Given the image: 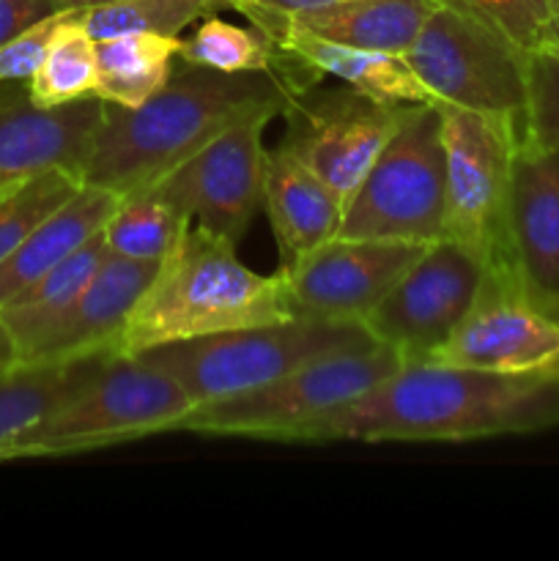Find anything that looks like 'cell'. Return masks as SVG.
<instances>
[{
	"label": "cell",
	"mask_w": 559,
	"mask_h": 561,
	"mask_svg": "<svg viewBox=\"0 0 559 561\" xmlns=\"http://www.w3.org/2000/svg\"><path fill=\"white\" fill-rule=\"evenodd\" d=\"M559 425V367L491 373L409 362L301 442H475Z\"/></svg>",
	"instance_id": "1"
},
{
	"label": "cell",
	"mask_w": 559,
	"mask_h": 561,
	"mask_svg": "<svg viewBox=\"0 0 559 561\" xmlns=\"http://www.w3.org/2000/svg\"><path fill=\"white\" fill-rule=\"evenodd\" d=\"M290 71H217L175 58L168 85L142 107L104 102L82 184L115 195L148 190L184 159L255 113L283 115L305 85Z\"/></svg>",
	"instance_id": "2"
},
{
	"label": "cell",
	"mask_w": 559,
	"mask_h": 561,
	"mask_svg": "<svg viewBox=\"0 0 559 561\" xmlns=\"http://www.w3.org/2000/svg\"><path fill=\"white\" fill-rule=\"evenodd\" d=\"M296 318L288 274H258L236 241L192 222L126 318L110 356H140L159 345Z\"/></svg>",
	"instance_id": "3"
},
{
	"label": "cell",
	"mask_w": 559,
	"mask_h": 561,
	"mask_svg": "<svg viewBox=\"0 0 559 561\" xmlns=\"http://www.w3.org/2000/svg\"><path fill=\"white\" fill-rule=\"evenodd\" d=\"M195 400L142 356H99L91 376L11 447L14 458H58L170 433Z\"/></svg>",
	"instance_id": "4"
},
{
	"label": "cell",
	"mask_w": 559,
	"mask_h": 561,
	"mask_svg": "<svg viewBox=\"0 0 559 561\" xmlns=\"http://www.w3.org/2000/svg\"><path fill=\"white\" fill-rule=\"evenodd\" d=\"M389 345L370 343L321 356L266 387L195 405L175 431L197 436L301 442L316 422L345 409L403 367Z\"/></svg>",
	"instance_id": "5"
},
{
	"label": "cell",
	"mask_w": 559,
	"mask_h": 561,
	"mask_svg": "<svg viewBox=\"0 0 559 561\" xmlns=\"http://www.w3.org/2000/svg\"><path fill=\"white\" fill-rule=\"evenodd\" d=\"M370 340L360 323L296 316L288 321L159 345L140 356L168 370L190 392L195 405H203L266 387L321 356L356 348Z\"/></svg>",
	"instance_id": "6"
},
{
	"label": "cell",
	"mask_w": 559,
	"mask_h": 561,
	"mask_svg": "<svg viewBox=\"0 0 559 561\" xmlns=\"http://www.w3.org/2000/svg\"><path fill=\"white\" fill-rule=\"evenodd\" d=\"M444 142V239L488 268H507V203L524 126L513 118L433 102Z\"/></svg>",
	"instance_id": "7"
},
{
	"label": "cell",
	"mask_w": 559,
	"mask_h": 561,
	"mask_svg": "<svg viewBox=\"0 0 559 561\" xmlns=\"http://www.w3.org/2000/svg\"><path fill=\"white\" fill-rule=\"evenodd\" d=\"M338 236L417 244L444 239V142L436 104H411L345 203Z\"/></svg>",
	"instance_id": "8"
},
{
	"label": "cell",
	"mask_w": 559,
	"mask_h": 561,
	"mask_svg": "<svg viewBox=\"0 0 559 561\" xmlns=\"http://www.w3.org/2000/svg\"><path fill=\"white\" fill-rule=\"evenodd\" d=\"M403 58L433 102L504 115L524 126L526 53L469 11L436 0Z\"/></svg>",
	"instance_id": "9"
},
{
	"label": "cell",
	"mask_w": 559,
	"mask_h": 561,
	"mask_svg": "<svg viewBox=\"0 0 559 561\" xmlns=\"http://www.w3.org/2000/svg\"><path fill=\"white\" fill-rule=\"evenodd\" d=\"M486 272V263L466 247L453 239L433 241L362 321V329L376 343L398 351L406 365L425 362L460 327Z\"/></svg>",
	"instance_id": "10"
},
{
	"label": "cell",
	"mask_w": 559,
	"mask_h": 561,
	"mask_svg": "<svg viewBox=\"0 0 559 561\" xmlns=\"http://www.w3.org/2000/svg\"><path fill=\"white\" fill-rule=\"evenodd\" d=\"M411 104H387L354 88L299 91L285 107L288 129L280 146L301 159L343 203L373 168Z\"/></svg>",
	"instance_id": "11"
},
{
	"label": "cell",
	"mask_w": 559,
	"mask_h": 561,
	"mask_svg": "<svg viewBox=\"0 0 559 561\" xmlns=\"http://www.w3.org/2000/svg\"><path fill=\"white\" fill-rule=\"evenodd\" d=\"M272 118V113H255L233 124L153 184V190L195 225L239 241L261 206L263 129Z\"/></svg>",
	"instance_id": "12"
},
{
	"label": "cell",
	"mask_w": 559,
	"mask_h": 561,
	"mask_svg": "<svg viewBox=\"0 0 559 561\" xmlns=\"http://www.w3.org/2000/svg\"><path fill=\"white\" fill-rule=\"evenodd\" d=\"M425 362L491 373L559 367V321L537 310L507 268H488L460 327Z\"/></svg>",
	"instance_id": "13"
},
{
	"label": "cell",
	"mask_w": 559,
	"mask_h": 561,
	"mask_svg": "<svg viewBox=\"0 0 559 561\" xmlns=\"http://www.w3.org/2000/svg\"><path fill=\"white\" fill-rule=\"evenodd\" d=\"M427 244L395 239H334L285 263L296 316L360 323L376 310Z\"/></svg>",
	"instance_id": "14"
},
{
	"label": "cell",
	"mask_w": 559,
	"mask_h": 561,
	"mask_svg": "<svg viewBox=\"0 0 559 561\" xmlns=\"http://www.w3.org/2000/svg\"><path fill=\"white\" fill-rule=\"evenodd\" d=\"M507 263L521 294L559 321V151L521 142L507 203Z\"/></svg>",
	"instance_id": "15"
},
{
	"label": "cell",
	"mask_w": 559,
	"mask_h": 561,
	"mask_svg": "<svg viewBox=\"0 0 559 561\" xmlns=\"http://www.w3.org/2000/svg\"><path fill=\"white\" fill-rule=\"evenodd\" d=\"M104 118L96 96L42 107L27 82H0V186L33 179L47 170L80 175Z\"/></svg>",
	"instance_id": "16"
},
{
	"label": "cell",
	"mask_w": 559,
	"mask_h": 561,
	"mask_svg": "<svg viewBox=\"0 0 559 561\" xmlns=\"http://www.w3.org/2000/svg\"><path fill=\"white\" fill-rule=\"evenodd\" d=\"M157 268L159 263L126 261L107 252L85 290L33 337L16 356V365H69L110 356L115 337Z\"/></svg>",
	"instance_id": "17"
},
{
	"label": "cell",
	"mask_w": 559,
	"mask_h": 561,
	"mask_svg": "<svg viewBox=\"0 0 559 561\" xmlns=\"http://www.w3.org/2000/svg\"><path fill=\"white\" fill-rule=\"evenodd\" d=\"M269 225L285 263L334 239L345 203L285 146L263 153V195Z\"/></svg>",
	"instance_id": "18"
},
{
	"label": "cell",
	"mask_w": 559,
	"mask_h": 561,
	"mask_svg": "<svg viewBox=\"0 0 559 561\" xmlns=\"http://www.w3.org/2000/svg\"><path fill=\"white\" fill-rule=\"evenodd\" d=\"M274 42L294 55L296 60L316 71L318 77L327 75L340 80L343 85L378 99L387 104H422L433 102L427 88L409 66L400 53H384V49L349 47V44L327 42L299 27H280L272 33Z\"/></svg>",
	"instance_id": "19"
},
{
	"label": "cell",
	"mask_w": 559,
	"mask_h": 561,
	"mask_svg": "<svg viewBox=\"0 0 559 561\" xmlns=\"http://www.w3.org/2000/svg\"><path fill=\"white\" fill-rule=\"evenodd\" d=\"M121 195L102 186L82 184L69 201L55 208L3 263H0V307L20 290L58 266L99 233L118 208Z\"/></svg>",
	"instance_id": "20"
},
{
	"label": "cell",
	"mask_w": 559,
	"mask_h": 561,
	"mask_svg": "<svg viewBox=\"0 0 559 561\" xmlns=\"http://www.w3.org/2000/svg\"><path fill=\"white\" fill-rule=\"evenodd\" d=\"M436 0H340L280 20L266 33L272 36L280 27H299L327 42L403 55Z\"/></svg>",
	"instance_id": "21"
},
{
	"label": "cell",
	"mask_w": 559,
	"mask_h": 561,
	"mask_svg": "<svg viewBox=\"0 0 559 561\" xmlns=\"http://www.w3.org/2000/svg\"><path fill=\"white\" fill-rule=\"evenodd\" d=\"M181 36L126 33L96 42V91L93 96L115 107L137 110L157 96L173 75Z\"/></svg>",
	"instance_id": "22"
},
{
	"label": "cell",
	"mask_w": 559,
	"mask_h": 561,
	"mask_svg": "<svg viewBox=\"0 0 559 561\" xmlns=\"http://www.w3.org/2000/svg\"><path fill=\"white\" fill-rule=\"evenodd\" d=\"M104 257H107V247H104V233L99 230V233L93 236V239H88L80 250L71 252L66 261H60L58 266L49 268L44 277H38L36 283L27 285L25 290H20L9 305L0 307V321H3L5 332L11 334L16 356L33 343V337H36L58 312H64L66 307L85 290V285L91 283L93 274L99 272Z\"/></svg>",
	"instance_id": "23"
},
{
	"label": "cell",
	"mask_w": 559,
	"mask_h": 561,
	"mask_svg": "<svg viewBox=\"0 0 559 561\" xmlns=\"http://www.w3.org/2000/svg\"><path fill=\"white\" fill-rule=\"evenodd\" d=\"M99 356L69 365H14L0 378V460L27 431L47 420L88 376Z\"/></svg>",
	"instance_id": "24"
},
{
	"label": "cell",
	"mask_w": 559,
	"mask_h": 561,
	"mask_svg": "<svg viewBox=\"0 0 559 561\" xmlns=\"http://www.w3.org/2000/svg\"><path fill=\"white\" fill-rule=\"evenodd\" d=\"M179 58L186 60V64L230 71V75H236V71H290V75H301V69H307L301 60L285 53L258 25L241 27L214 14L201 20L195 33L184 38Z\"/></svg>",
	"instance_id": "25"
},
{
	"label": "cell",
	"mask_w": 559,
	"mask_h": 561,
	"mask_svg": "<svg viewBox=\"0 0 559 561\" xmlns=\"http://www.w3.org/2000/svg\"><path fill=\"white\" fill-rule=\"evenodd\" d=\"M192 219L181 214L159 190L129 192L102 228L110 255L126 261L159 263L181 239Z\"/></svg>",
	"instance_id": "26"
},
{
	"label": "cell",
	"mask_w": 559,
	"mask_h": 561,
	"mask_svg": "<svg viewBox=\"0 0 559 561\" xmlns=\"http://www.w3.org/2000/svg\"><path fill=\"white\" fill-rule=\"evenodd\" d=\"M96 77V38L82 27L80 14L69 11L60 20L38 71L27 80V91L36 104L55 107L93 96Z\"/></svg>",
	"instance_id": "27"
},
{
	"label": "cell",
	"mask_w": 559,
	"mask_h": 561,
	"mask_svg": "<svg viewBox=\"0 0 559 561\" xmlns=\"http://www.w3.org/2000/svg\"><path fill=\"white\" fill-rule=\"evenodd\" d=\"M230 9L228 0H115V3L80 9L82 27L96 42L126 33H159L179 36L195 22Z\"/></svg>",
	"instance_id": "28"
},
{
	"label": "cell",
	"mask_w": 559,
	"mask_h": 561,
	"mask_svg": "<svg viewBox=\"0 0 559 561\" xmlns=\"http://www.w3.org/2000/svg\"><path fill=\"white\" fill-rule=\"evenodd\" d=\"M82 186L69 170H47L33 179L0 186V263Z\"/></svg>",
	"instance_id": "29"
},
{
	"label": "cell",
	"mask_w": 559,
	"mask_h": 561,
	"mask_svg": "<svg viewBox=\"0 0 559 561\" xmlns=\"http://www.w3.org/2000/svg\"><path fill=\"white\" fill-rule=\"evenodd\" d=\"M524 142L559 151V55L526 53Z\"/></svg>",
	"instance_id": "30"
},
{
	"label": "cell",
	"mask_w": 559,
	"mask_h": 561,
	"mask_svg": "<svg viewBox=\"0 0 559 561\" xmlns=\"http://www.w3.org/2000/svg\"><path fill=\"white\" fill-rule=\"evenodd\" d=\"M491 25L524 53L537 47L554 0H447Z\"/></svg>",
	"instance_id": "31"
},
{
	"label": "cell",
	"mask_w": 559,
	"mask_h": 561,
	"mask_svg": "<svg viewBox=\"0 0 559 561\" xmlns=\"http://www.w3.org/2000/svg\"><path fill=\"white\" fill-rule=\"evenodd\" d=\"M66 14L69 11H55L27 31H22L20 36L0 44V82H27L36 75Z\"/></svg>",
	"instance_id": "32"
},
{
	"label": "cell",
	"mask_w": 559,
	"mask_h": 561,
	"mask_svg": "<svg viewBox=\"0 0 559 561\" xmlns=\"http://www.w3.org/2000/svg\"><path fill=\"white\" fill-rule=\"evenodd\" d=\"M228 3L230 9H239L252 25L269 31L280 20H288V16L301 14V11L321 9V5L340 3V0H228Z\"/></svg>",
	"instance_id": "33"
},
{
	"label": "cell",
	"mask_w": 559,
	"mask_h": 561,
	"mask_svg": "<svg viewBox=\"0 0 559 561\" xmlns=\"http://www.w3.org/2000/svg\"><path fill=\"white\" fill-rule=\"evenodd\" d=\"M55 11L58 9L53 0H0V44L20 36Z\"/></svg>",
	"instance_id": "34"
},
{
	"label": "cell",
	"mask_w": 559,
	"mask_h": 561,
	"mask_svg": "<svg viewBox=\"0 0 559 561\" xmlns=\"http://www.w3.org/2000/svg\"><path fill=\"white\" fill-rule=\"evenodd\" d=\"M535 49L537 53L559 55V0H554L551 3V14H548V22L546 27H543V36ZM535 49H532V53H535Z\"/></svg>",
	"instance_id": "35"
},
{
	"label": "cell",
	"mask_w": 559,
	"mask_h": 561,
	"mask_svg": "<svg viewBox=\"0 0 559 561\" xmlns=\"http://www.w3.org/2000/svg\"><path fill=\"white\" fill-rule=\"evenodd\" d=\"M16 365V351L11 343V334L5 332L3 321H0V367H14Z\"/></svg>",
	"instance_id": "36"
},
{
	"label": "cell",
	"mask_w": 559,
	"mask_h": 561,
	"mask_svg": "<svg viewBox=\"0 0 559 561\" xmlns=\"http://www.w3.org/2000/svg\"><path fill=\"white\" fill-rule=\"evenodd\" d=\"M53 3L58 11H80V9H91V5L115 3V0H53Z\"/></svg>",
	"instance_id": "37"
},
{
	"label": "cell",
	"mask_w": 559,
	"mask_h": 561,
	"mask_svg": "<svg viewBox=\"0 0 559 561\" xmlns=\"http://www.w3.org/2000/svg\"><path fill=\"white\" fill-rule=\"evenodd\" d=\"M5 370H11V367H0V378L5 376Z\"/></svg>",
	"instance_id": "38"
}]
</instances>
